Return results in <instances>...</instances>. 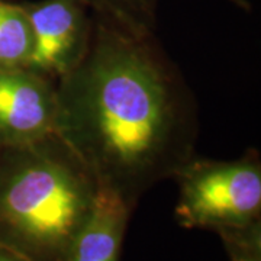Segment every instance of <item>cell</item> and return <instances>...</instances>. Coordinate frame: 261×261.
Listing matches in <instances>:
<instances>
[{
    "instance_id": "1",
    "label": "cell",
    "mask_w": 261,
    "mask_h": 261,
    "mask_svg": "<svg viewBox=\"0 0 261 261\" xmlns=\"http://www.w3.org/2000/svg\"><path fill=\"white\" fill-rule=\"evenodd\" d=\"M93 16L82 63L57 82L56 132L99 187L134 209L196 154L195 94L155 35Z\"/></svg>"
},
{
    "instance_id": "2",
    "label": "cell",
    "mask_w": 261,
    "mask_h": 261,
    "mask_svg": "<svg viewBox=\"0 0 261 261\" xmlns=\"http://www.w3.org/2000/svg\"><path fill=\"white\" fill-rule=\"evenodd\" d=\"M97 192L57 132L0 147V245L27 261H68Z\"/></svg>"
},
{
    "instance_id": "3",
    "label": "cell",
    "mask_w": 261,
    "mask_h": 261,
    "mask_svg": "<svg viewBox=\"0 0 261 261\" xmlns=\"http://www.w3.org/2000/svg\"><path fill=\"white\" fill-rule=\"evenodd\" d=\"M176 219L221 238L261 226V157L255 148L224 161L195 154L176 176Z\"/></svg>"
},
{
    "instance_id": "4",
    "label": "cell",
    "mask_w": 261,
    "mask_h": 261,
    "mask_svg": "<svg viewBox=\"0 0 261 261\" xmlns=\"http://www.w3.org/2000/svg\"><path fill=\"white\" fill-rule=\"evenodd\" d=\"M34 32L29 70L58 82L86 56L93 16L80 0L23 2Z\"/></svg>"
},
{
    "instance_id": "5",
    "label": "cell",
    "mask_w": 261,
    "mask_h": 261,
    "mask_svg": "<svg viewBox=\"0 0 261 261\" xmlns=\"http://www.w3.org/2000/svg\"><path fill=\"white\" fill-rule=\"evenodd\" d=\"M57 83L29 68L0 71V147L56 132Z\"/></svg>"
},
{
    "instance_id": "6",
    "label": "cell",
    "mask_w": 261,
    "mask_h": 261,
    "mask_svg": "<svg viewBox=\"0 0 261 261\" xmlns=\"http://www.w3.org/2000/svg\"><path fill=\"white\" fill-rule=\"evenodd\" d=\"M130 207L121 196L99 187L87 222L75 240L68 261H118Z\"/></svg>"
},
{
    "instance_id": "7",
    "label": "cell",
    "mask_w": 261,
    "mask_h": 261,
    "mask_svg": "<svg viewBox=\"0 0 261 261\" xmlns=\"http://www.w3.org/2000/svg\"><path fill=\"white\" fill-rule=\"evenodd\" d=\"M34 32L23 2L0 0V71L28 68Z\"/></svg>"
},
{
    "instance_id": "8",
    "label": "cell",
    "mask_w": 261,
    "mask_h": 261,
    "mask_svg": "<svg viewBox=\"0 0 261 261\" xmlns=\"http://www.w3.org/2000/svg\"><path fill=\"white\" fill-rule=\"evenodd\" d=\"M92 15L132 35H151L157 23L159 0H80Z\"/></svg>"
},
{
    "instance_id": "9",
    "label": "cell",
    "mask_w": 261,
    "mask_h": 261,
    "mask_svg": "<svg viewBox=\"0 0 261 261\" xmlns=\"http://www.w3.org/2000/svg\"><path fill=\"white\" fill-rule=\"evenodd\" d=\"M231 261H261V226L221 238Z\"/></svg>"
},
{
    "instance_id": "10",
    "label": "cell",
    "mask_w": 261,
    "mask_h": 261,
    "mask_svg": "<svg viewBox=\"0 0 261 261\" xmlns=\"http://www.w3.org/2000/svg\"><path fill=\"white\" fill-rule=\"evenodd\" d=\"M0 261H27L22 257H19L18 254L10 251L8 248H5L3 245H0Z\"/></svg>"
},
{
    "instance_id": "11",
    "label": "cell",
    "mask_w": 261,
    "mask_h": 261,
    "mask_svg": "<svg viewBox=\"0 0 261 261\" xmlns=\"http://www.w3.org/2000/svg\"><path fill=\"white\" fill-rule=\"evenodd\" d=\"M229 2L233 3L235 6L241 8L243 10H247V12L251 10V3H250V0H229Z\"/></svg>"
},
{
    "instance_id": "12",
    "label": "cell",
    "mask_w": 261,
    "mask_h": 261,
    "mask_svg": "<svg viewBox=\"0 0 261 261\" xmlns=\"http://www.w3.org/2000/svg\"><path fill=\"white\" fill-rule=\"evenodd\" d=\"M12 2H19V0H12Z\"/></svg>"
}]
</instances>
